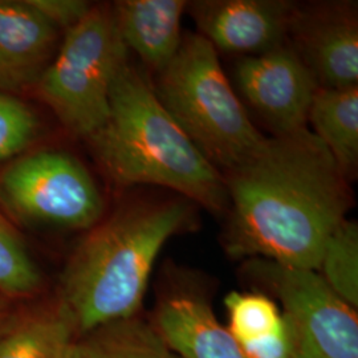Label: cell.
Wrapping results in <instances>:
<instances>
[{
  "label": "cell",
  "instance_id": "obj_1",
  "mask_svg": "<svg viewBox=\"0 0 358 358\" xmlns=\"http://www.w3.org/2000/svg\"><path fill=\"white\" fill-rule=\"evenodd\" d=\"M223 177V245L234 259L316 271L328 238L353 205L349 179L308 128L266 137Z\"/></svg>",
  "mask_w": 358,
  "mask_h": 358
},
{
  "label": "cell",
  "instance_id": "obj_2",
  "mask_svg": "<svg viewBox=\"0 0 358 358\" xmlns=\"http://www.w3.org/2000/svg\"><path fill=\"white\" fill-rule=\"evenodd\" d=\"M185 198L149 199L90 229L65 267L60 304L81 336L141 313L158 255L194 222Z\"/></svg>",
  "mask_w": 358,
  "mask_h": 358
},
{
  "label": "cell",
  "instance_id": "obj_3",
  "mask_svg": "<svg viewBox=\"0 0 358 358\" xmlns=\"http://www.w3.org/2000/svg\"><path fill=\"white\" fill-rule=\"evenodd\" d=\"M88 141L118 186L166 187L213 214L229 208L223 174L169 115L152 81L128 60L113 81L108 118Z\"/></svg>",
  "mask_w": 358,
  "mask_h": 358
},
{
  "label": "cell",
  "instance_id": "obj_4",
  "mask_svg": "<svg viewBox=\"0 0 358 358\" xmlns=\"http://www.w3.org/2000/svg\"><path fill=\"white\" fill-rule=\"evenodd\" d=\"M152 85L179 128L223 176L266 140L224 75L215 48L198 34L183 35L177 55Z\"/></svg>",
  "mask_w": 358,
  "mask_h": 358
},
{
  "label": "cell",
  "instance_id": "obj_5",
  "mask_svg": "<svg viewBox=\"0 0 358 358\" xmlns=\"http://www.w3.org/2000/svg\"><path fill=\"white\" fill-rule=\"evenodd\" d=\"M127 60L128 50L120 38L113 8L93 6L65 32L36 85L38 96L65 128L88 138L108 118L110 90Z\"/></svg>",
  "mask_w": 358,
  "mask_h": 358
},
{
  "label": "cell",
  "instance_id": "obj_6",
  "mask_svg": "<svg viewBox=\"0 0 358 358\" xmlns=\"http://www.w3.org/2000/svg\"><path fill=\"white\" fill-rule=\"evenodd\" d=\"M242 275L254 291L279 304L292 358H358L357 309L334 294L316 271L248 259Z\"/></svg>",
  "mask_w": 358,
  "mask_h": 358
},
{
  "label": "cell",
  "instance_id": "obj_7",
  "mask_svg": "<svg viewBox=\"0 0 358 358\" xmlns=\"http://www.w3.org/2000/svg\"><path fill=\"white\" fill-rule=\"evenodd\" d=\"M0 192L17 215L34 222L90 230L103 219V196L94 179L63 152H38L13 161L0 174Z\"/></svg>",
  "mask_w": 358,
  "mask_h": 358
},
{
  "label": "cell",
  "instance_id": "obj_8",
  "mask_svg": "<svg viewBox=\"0 0 358 358\" xmlns=\"http://www.w3.org/2000/svg\"><path fill=\"white\" fill-rule=\"evenodd\" d=\"M148 319L180 358H248L217 319L205 282L189 272L170 273Z\"/></svg>",
  "mask_w": 358,
  "mask_h": 358
},
{
  "label": "cell",
  "instance_id": "obj_9",
  "mask_svg": "<svg viewBox=\"0 0 358 358\" xmlns=\"http://www.w3.org/2000/svg\"><path fill=\"white\" fill-rule=\"evenodd\" d=\"M235 80L273 136L307 128L320 87L294 45L284 43L266 53L244 56L235 65Z\"/></svg>",
  "mask_w": 358,
  "mask_h": 358
},
{
  "label": "cell",
  "instance_id": "obj_10",
  "mask_svg": "<svg viewBox=\"0 0 358 358\" xmlns=\"http://www.w3.org/2000/svg\"><path fill=\"white\" fill-rule=\"evenodd\" d=\"M202 38L215 51L256 56L284 43L299 7L284 0H201L187 6Z\"/></svg>",
  "mask_w": 358,
  "mask_h": 358
},
{
  "label": "cell",
  "instance_id": "obj_11",
  "mask_svg": "<svg viewBox=\"0 0 358 358\" xmlns=\"http://www.w3.org/2000/svg\"><path fill=\"white\" fill-rule=\"evenodd\" d=\"M291 34L320 88L357 87L358 24L350 8L332 4L315 13L299 10Z\"/></svg>",
  "mask_w": 358,
  "mask_h": 358
},
{
  "label": "cell",
  "instance_id": "obj_12",
  "mask_svg": "<svg viewBox=\"0 0 358 358\" xmlns=\"http://www.w3.org/2000/svg\"><path fill=\"white\" fill-rule=\"evenodd\" d=\"M59 41V29L29 0H0V90L38 85L48 69Z\"/></svg>",
  "mask_w": 358,
  "mask_h": 358
},
{
  "label": "cell",
  "instance_id": "obj_13",
  "mask_svg": "<svg viewBox=\"0 0 358 358\" xmlns=\"http://www.w3.org/2000/svg\"><path fill=\"white\" fill-rule=\"evenodd\" d=\"M183 0H124L113 7L115 26L125 48L137 53L155 73L177 55L183 40Z\"/></svg>",
  "mask_w": 358,
  "mask_h": 358
},
{
  "label": "cell",
  "instance_id": "obj_14",
  "mask_svg": "<svg viewBox=\"0 0 358 358\" xmlns=\"http://www.w3.org/2000/svg\"><path fill=\"white\" fill-rule=\"evenodd\" d=\"M312 133L331 152L348 179L358 164V88H319L309 109Z\"/></svg>",
  "mask_w": 358,
  "mask_h": 358
},
{
  "label": "cell",
  "instance_id": "obj_15",
  "mask_svg": "<svg viewBox=\"0 0 358 358\" xmlns=\"http://www.w3.org/2000/svg\"><path fill=\"white\" fill-rule=\"evenodd\" d=\"M0 358H80V334L59 303L0 340Z\"/></svg>",
  "mask_w": 358,
  "mask_h": 358
},
{
  "label": "cell",
  "instance_id": "obj_16",
  "mask_svg": "<svg viewBox=\"0 0 358 358\" xmlns=\"http://www.w3.org/2000/svg\"><path fill=\"white\" fill-rule=\"evenodd\" d=\"M80 358H180L138 313L80 337Z\"/></svg>",
  "mask_w": 358,
  "mask_h": 358
},
{
  "label": "cell",
  "instance_id": "obj_17",
  "mask_svg": "<svg viewBox=\"0 0 358 358\" xmlns=\"http://www.w3.org/2000/svg\"><path fill=\"white\" fill-rule=\"evenodd\" d=\"M316 272L346 304L358 308V226L345 219L324 245Z\"/></svg>",
  "mask_w": 358,
  "mask_h": 358
},
{
  "label": "cell",
  "instance_id": "obj_18",
  "mask_svg": "<svg viewBox=\"0 0 358 358\" xmlns=\"http://www.w3.org/2000/svg\"><path fill=\"white\" fill-rule=\"evenodd\" d=\"M227 328L241 346L268 337L284 327L279 304L257 291H232L224 299Z\"/></svg>",
  "mask_w": 358,
  "mask_h": 358
},
{
  "label": "cell",
  "instance_id": "obj_19",
  "mask_svg": "<svg viewBox=\"0 0 358 358\" xmlns=\"http://www.w3.org/2000/svg\"><path fill=\"white\" fill-rule=\"evenodd\" d=\"M41 276L26 245L11 223L0 213V291L10 296H28L38 291Z\"/></svg>",
  "mask_w": 358,
  "mask_h": 358
},
{
  "label": "cell",
  "instance_id": "obj_20",
  "mask_svg": "<svg viewBox=\"0 0 358 358\" xmlns=\"http://www.w3.org/2000/svg\"><path fill=\"white\" fill-rule=\"evenodd\" d=\"M38 130V118L26 103L0 90V161L24 150Z\"/></svg>",
  "mask_w": 358,
  "mask_h": 358
},
{
  "label": "cell",
  "instance_id": "obj_21",
  "mask_svg": "<svg viewBox=\"0 0 358 358\" xmlns=\"http://www.w3.org/2000/svg\"><path fill=\"white\" fill-rule=\"evenodd\" d=\"M31 4L47 17L57 29L69 31L77 26L88 13L92 7L84 0H29Z\"/></svg>",
  "mask_w": 358,
  "mask_h": 358
}]
</instances>
